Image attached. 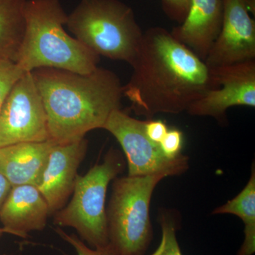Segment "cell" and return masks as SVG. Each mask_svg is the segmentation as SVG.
<instances>
[{
  "label": "cell",
  "instance_id": "cell-24",
  "mask_svg": "<svg viewBox=\"0 0 255 255\" xmlns=\"http://www.w3.org/2000/svg\"><path fill=\"white\" fill-rule=\"evenodd\" d=\"M244 1H246L249 11H251V12H253V14H255V0H244Z\"/></svg>",
  "mask_w": 255,
  "mask_h": 255
},
{
  "label": "cell",
  "instance_id": "cell-6",
  "mask_svg": "<svg viewBox=\"0 0 255 255\" xmlns=\"http://www.w3.org/2000/svg\"><path fill=\"white\" fill-rule=\"evenodd\" d=\"M163 174L115 179L107 211L109 240L119 255H142L152 239L151 198Z\"/></svg>",
  "mask_w": 255,
  "mask_h": 255
},
{
  "label": "cell",
  "instance_id": "cell-5",
  "mask_svg": "<svg viewBox=\"0 0 255 255\" xmlns=\"http://www.w3.org/2000/svg\"><path fill=\"white\" fill-rule=\"evenodd\" d=\"M124 168L117 150H110L102 163L97 164L85 175L78 174L70 203L57 211L54 223L60 227L73 228L78 237L91 248L110 243L105 208L109 184Z\"/></svg>",
  "mask_w": 255,
  "mask_h": 255
},
{
  "label": "cell",
  "instance_id": "cell-9",
  "mask_svg": "<svg viewBox=\"0 0 255 255\" xmlns=\"http://www.w3.org/2000/svg\"><path fill=\"white\" fill-rule=\"evenodd\" d=\"M218 86L206 92L187 110L191 116L221 121L228 109L255 107V60L210 68Z\"/></svg>",
  "mask_w": 255,
  "mask_h": 255
},
{
  "label": "cell",
  "instance_id": "cell-2",
  "mask_svg": "<svg viewBox=\"0 0 255 255\" xmlns=\"http://www.w3.org/2000/svg\"><path fill=\"white\" fill-rule=\"evenodd\" d=\"M31 73L46 111L50 140L57 143L103 129L111 114L122 109L123 85L107 69L79 74L44 68Z\"/></svg>",
  "mask_w": 255,
  "mask_h": 255
},
{
  "label": "cell",
  "instance_id": "cell-8",
  "mask_svg": "<svg viewBox=\"0 0 255 255\" xmlns=\"http://www.w3.org/2000/svg\"><path fill=\"white\" fill-rule=\"evenodd\" d=\"M50 140L46 111L31 72L14 84L0 109V147Z\"/></svg>",
  "mask_w": 255,
  "mask_h": 255
},
{
  "label": "cell",
  "instance_id": "cell-14",
  "mask_svg": "<svg viewBox=\"0 0 255 255\" xmlns=\"http://www.w3.org/2000/svg\"><path fill=\"white\" fill-rule=\"evenodd\" d=\"M56 143L48 140L20 142L0 147V173L12 187L24 184L36 187L50 151Z\"/></svg>",
  "mask_w": 255,
  "mask_h": 255
},
{
  "label": "cell",
  "instance_id": "cell-4",
  "mask_svg": "<svg viewBox=\"0 0 255 255\" xmlns=\"http://www.w3.org/2000/svg\"><path fill=\"white\" fill-rule=\"evenodd\" d=\"M69 31L99 56L131 66L143 32L130 6L120 0H80L68 14Z\"/></svg>",
  "mask_w": 255,
  "mask_h": 255
},
{
  "label": "cell",
  "instance_id": "cell-17",
  "mask_svg": "<svg viewBox=\"0 0 255 255\" xmlns=\"http://www.w3.org/2000/svg\"><path fill=\"white\" fill-rule=\"evenodd\" d=\"M162 238L158 248L151 255H183L177 239V223L173 216L164 212L159 216Z\"/></svg>",
  "mask_w": 255,
  "mask_h": 255
},
{
  "label": "cell",
  "instance_id": "cell-7",
  "mask_svg": "<svg viewBox=\"0 0 255 255\" xmlns=\"http://www.w3.org/2000/svg\"><path fill=\"white\" fill-rule=\"evenodd\" d=\"M146 121L132 118L122 109L114 111L103 129L110 132L122 146L127 157L128 176L163 174L166 177L180 175L189 169V157H166L159 144L152 142L145 132Z\"/></svg>",
  "mask_w": 255,
  "mask_h": 255
},
{
  "label": "cell",
  "instance_id": "cell-10",
  "mask_svg": "<svg viewBox=\"0 0 255 255\" xmlns=\"http://www.w3.org/2000/svg\"><path fill=\"white\" fill-rule=\"evenodd\" d=\"M222 26L204 60L209 68L255 60V23L244 0H223Z\"/></svg>",
  "mask_w": 255,
  "mask_h": 255
},
{
  "label": "cell",
  "instance_id": "cell-18",
  "mask_svg": "<svg viewBox=\"0 0 255 255\" xmlns=\"http://www.w3.org/2000/svg\"><path fill=\"white\" fill-rule=\"evenodd\" d=\"M24 73L14 62L0 58V109L10 90Z\"/></svg>",
  "mask_w": 255,
  "mask_h": 255
},
{
  "label": "cell",
  "instance_id": "cell-25",
  "mask_svg": "<svg viewBox=\"0 0 255 255\" xmlns=\"http://www.w3.org/2000/svg\"><path fill=\"white\" fill-rule=\"evenodd\" d=\"M4 233H7L6 230H5L4 228H0V238H1Z\"/></svg>",
  "mask_w": 255,
  "mask_h": 255
},
{
  "label": "cell",
  "instance_id": "cell-21",
  "mask_svg": "<svg viewBox=\"0 0 255 255\" xmlns=\"http://www.w3.org/2000/svg\"><path fill=\"white\" fill-rule=\"evenodd\" d=\"M161 1H162V8L166 14L171 19L182 23L189 12L191 0H161Z\"/></svg>",
  "mask_w": 255,
  "mask_h": 255
},
{
  "label": "cell",
  "instance_id": "cell-23",
  "mask_svg": "<svg viewBox=\"0 0 255 255\" xmlns=\"http://www.w3.org/2000/svg\"><path fill=\"white\" fill-rule=\"evenodd\" d=\"M11 188L12 186L11 185L9 181L5 178L4 176L0 173V210L9 195Z\"/></svg>",
  "mask_w": 255,
  "mask_h": 255
},
{
  "label": "cell",
  "instance_id": "cell-11",
  "mask_svg": "<svg viewBox=\"0 0 255 255\" xmlns=\"http://www.w3.org/2000/svg\"><path fill=\"white\" fill-rule=\"evenodd\" d=\"M88 142L85 137L56 143L36 187L46 199L50 214L63 209L73 194L78 169L86 155Z\"/></svg>",
  "mask_w": 255,
  "mask_h": 255
},
{
  "label": "cell",
  "instance_id": "cell-20",
  "mask_svg": "<svg viewBox=\"0 0 255 255\" xmlns=\"http://www.w3.org/2000/svg\"><path fill=\"white\" fill-rule=\"evenodd\" d=\"M183 145V133L178 129H169L162 141L159 142L161 150L166 157L173 159L181 155Z\"/></svg>",
  "mask_w": 255,
  "mask_h": 255
},
{
  "label": "cell",
  "instance_id": "cell-22",
  "mask_svg": "<svg viewBox=\"0 0 255 255\" xmlns=\"http://www.w3.org/2000/svg\"><path fill=\"white\" fill-rule=\"evenodd\" d=\"M167 124L161 120H146L145 132L150 140L159 144L168 131Z\"/></svg>",
  "mask_w": 255,
  "mask_h": 255
},
{
  "label": "cell",
  "instance_id": "cell-3",
  "mask_svg": "<svg viewBox=\"0 0 255 255\" xmlns=\"http://www.w3.org/2000/svg\"><path fill=\"white\" fill-rule=\"evenodd\" d=\"M68 14L60 0H27L25 29L16 63L24 73L55 68L92 73L100 57L67 33Z\"/></svg>",
  "mask_w": 255,
  "mask_h": 255
},
{
  "label": "cell",
  "instance_id": "cell-1",
  "mask_svg": "<svg viewBox=\"0 0 255 255\" xmlns=\"http://www.w3.org/2000/svg\"><path fill=\"white\" fill-rule=\"evenodd\" d=\"M131 67L124 97L136 115L147 120L156 114L182 113L218 86L205 62L162 27L143 33Z\"/></svg>",
  "mask_w": 255,
  "mask_h": 255
},
{
  "label": "cell",
  "instance_id": "cell-13",
  "mask_svg": "<svg viewBox=\"0 0 255 255\" xmlns=\"http://www.w3.org/2000/svg\"><path fill=\"white\" fill-rule=\"evenodd\" d=\"M49 206L36 186L11 188L0 210V221L8 234L25 238L31 231H42L50 215Z\"/></svg>",
  "mask_w": 255,
  "mask_h": 255
},
{
  "label": "cell",
  "instance_id": "cell-19",
  "mask_svg": "<svg viewBox=\"0 0 255 255\" xmlns=\"http://www.w3.org/2000/svg\"><path fill=\"white\" fill-rule=\"evenodd\" d=\"M56 232L64 241L73 247L76 252L77 255H119L110 243L101 248H93L87 246L86 243L76 235L67 234L60 228H58Z\"/></svg>",
  "mask_w": 255,
  "mask_h": 255
},
{
  "label": "cell",
  "instance_id": "cell-12",
  "mask_svg": "<svg viewBox=\"0 0 255 255\" xmlns=\"http://www.w3.org/2000/svg\"><path fill=\"white\" fill-rule=\"evenodd\" d=\"M223 16V0H191L187 16L171 33L204 61L219 36Z\"/></svg>",
  "mask_w": 255,
  "mask_h": 255
},
{
  "label": "cell",
  "instance_id": "cell-15",
  "mask_svg": "<svg viewBox=\"0 0 255 255\" xmlns=\"http://www.w3.org/2000/svg\"><path fill=\"white\" fill-rule=\"evenodd\" d=\"M27 0H0V58L16 63L24 34Z\"/></svg>",
  "mask_w": 255,
  "mask_h": 255
},
{
  "label": "cell",
  "instance_id": "cell-16",
  "mask_svg": "<svg viewBox=\"0 0 255 255\" xmlns=\"http://www.w3.org/2000/svg\"><path fill=\"white\" fill-rule=\"evenodd\" d=\"M233 214L243 220L245 239L238 255H253L255 252V169L252 165L251 179L236 197L214 210L212 214Z\"/></svg>",
  "mask_w": 255,
  "mask_h": 255
}]
</instances>
